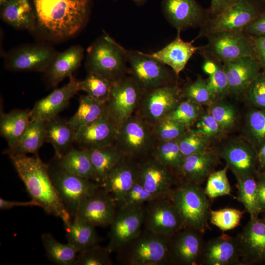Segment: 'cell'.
I'll use <instances>...</instances> for the list:
<instances>
[{"instance_id":"obj_1","label":"cell","mask_w":265,"mask_h":265,"mask_svg":"<svg viewBox=\"0 0 265 265\" xmlns=\"http://www.w3.org/2000/svg\"><path fill=\"white\" fill-rule=\"evenodd\" d=\"M37 26L49 38L71 37L84 26L88 18L91 0H30Z\"/></svg>"},{"instance_id":"obj_2","label":"cell","mask_w":265,"mask_h":265,"mask_svg":"<svg viewBox=\"0 0 265 265\" xmlns=\"http://www.w3.org/2000/svg\"><path fill=\"white\" fill-rule=\"evenodd\" d=\"M12 164L32 198L49 214L59 217L64 224L72 220L51 180L48 164L37 154L9 155Z\"/></svg>"},{"instance_id":"obj_3","label":"cell","mask_w":265,"mask_h":265,"mask_svg":"<svg viewBox=\"0 0 265 265\" xmlns=\"http://www.w3.org/2000/svg\"><path fill=\"white\" fill-rule=\"evenodd\" d=\"M171 237L143 226L137 236L116 252V260L122 265H172Z\"/></svg>"},{"instance_id":"obj_4","label":"cell","mask_w":265,"mask_h":265,"mask_svg":"<svg viewBox=\"0 0 265 265\" xmlns=\"http://www.w3.org/2000/svg\"><path fill=\"white\" fill-rule=\"evenodd\" d=\"M170 198L181 216L184 227L202 233L209 228L210 203L199 184L182 180L172 190Z\"/></svg>"},{"instance_id":"obj_5","label":"cell","mask_w":265,"mask_h":265,"mask_svg":"<svg viewBox=\"0 0 265 265\" xmlns=\"http://www.w3.org/2000/svg\"><path fill=\"white\" fill-rule=\"evenodd\" d=\"M86 67L88 73L100 75L116 81L129 71L126 50L107 34L88 49Z\"/></svg>"},{"instance_id":"obj_6","label":"cell","mask_w":265,"mask_h":265,"mask_svg":"<svg viewBox=\"0 0 265 265\" xmlns=\"http://www.w3.org/2000/svg\"><path fill=\"white\" fill-rule=\"evenodd\" d=\"M265 13V0H235L217 16L200 27L197 38L222 31H243Z\"/></svg>"},{"instance_id":"obj_7","label":"cell","mask_w":265,"mask_h":265,"mask_svg":"<svg viewBox=\"0 0 265 265\" xmlns=\"http://www.w3.org/2000/svg\"><path fill=\"white\" fill-rule=\"evenodd\" d=\"M52 182L72 219L76 215L81 200L101 185L66 170L55 159L48 164Z\"/></svg>"},{"instance_id":"obj_8","label":"cell","mask_w":265,"mask_h":265,"mask_svg":"<svg viewBox=\"0 0 265 265\" xmlns=\"http://www.w3.org/2000/svg\"><path fill=\"white\" fill-rule=\"evenodd\" d=\"M155 141L150 125L139 115H132L117 129L115 144L125 156L141 159L151 155Z\"/></svg>"},{"instance_id":"obj_9","label":"cell","mask_w":265,"mask_h":265,"mask_svg":"<svg viewBox=\"0 0 265 265\" xmlns=\"http://www.w3.org/2000/svg\"><path fill=\"white\" fill-rule=\"evenodd\" d=\"M205 37L208 44L203 49L220 62L246 56L255 58L253 37L243 31H222Z\"/></svg>"},{"instance_id":"obj_10","label":"cell","mask_w":265,"mask_h":265,"mask_svg":"<svg viewBox=\"0 0 265 265\" xmlns=\"http://www.w3.org/2000/svg\"><path fill=\"white\" fill-rule=\"evenodd\" d=\"M144 93L132 76H125L115 82L106 103V112L117 129L133 115Z\"/></svg>"},{"instance_id":"obj_11","label":"cell","mask_w":265,"mask_h":265,"mask_svg":"<svg viewBox=\"0 0 265 265\" xmlns=\"http://www.w3.org/2000/svg\"><path fill=\"white\" fill-rule=\"evenodd\" d=\"M129 72L144 92L172 84L166 65L139 51L126 50Z\"/></svg>"},{"instance_id":"obj_12","label":"cell","mask_w":265,"mask_h":265,"mask_svg":"<svg viewBox=\"0 0 265 265\" xmlns=\"http://www.w3.org/2000/svg\"><path fill=\"white\" fill-rule=\"evenodd\" d=\"M145 204L123 205L117 207L108 233L106 247L111 252L134 238L144 226Z\"/></svg>"},{"instance_id":"obj_13","label":"cell","mask_w":265,"mask_h":265,"mask_svg":"<svg viewBox=\"0 0 265 265\" xmlns=\"http://www.w3.org/2000/svg\"><path fill=\"white\" fill-rule=\"evenodd\" d=\"M181 90L173 83L145 92L138 105L139 115L154 126L168 116L181 101Z\"/></svg>"},{"instance_id":"obj_14","label":"cell","mask_w":265,"mask_h":265,"mask_svg":"<svg viewBox=\"0 0 265 265\" xmlns=\"http://www.w3.org/2000/svg\"><path fill=\"white\" fill-rule=\"evenodd\" d=\"M58 53L49 46L34 44L21 47L5 56V67L13 71L45 73Z\"/></svg>"},{"instance_id":"obj_15","label":"cell","mask_w":265,"mask_h":265,"mask_svg":"<svg viewBox=\"0 0 265 265\" xmlns=\"http://www.w3.org/2000/svg\"><path fill=\"white\" fill-rule=\"evenodd\" d=\"M144 227L157 233L172 236L184 227L181 216L170 197L145 205Z\"/></svg>"},{"instance_id":"obj_16","label":"cell","mask_w":265,"mask_h":265,"mask_svg":"<svg viewBox=\"0 0 265 265\" xmlns=\"http://www.w3.org/2000/svg\"><path fill=\"white\" fill-rule=\"evenodd\" d=\"M161 8L167 20L177 30L200 28L211 18L208 9L196 0H162Z\"/></svg>"},{"instance_id":"obj_17","label":"cell","mask_w":265,"mask_h":265,"mask_svg":"<svg viewBox=\"0 0 265 265\" xmlns=\"http://www.w3.org/2000/svg\"><path fill=\"white\" fill-rule=\"evenodd\" d=\"M117 210L112 197L100 186L80 202L75 218L96 226L110 225Z\"/></svg>"},{"instance_id":"obj_18","label":"cell","mask_w":265,"mask_h":265,"mask_svg":"<svg viewBox=\"0 0 265 265\" xmlns=\"http://www.w3.org/2000/svg\"><path fill=\"white\" fill-rule=\"evenodd\" d=\"M138 165V182L152 193L170 196L180 182L174 170L160 163L152 155L141 158Z\"/></svg>"},{"instance_id":"obj_19","label":"cell","mask_w":265,"mask_h":265,"mask_svg":"<svg viewBox=\"0 0 265 265\" xmlns=\"http://www.w3.org/2000/svg\"><path fill=\"white\" fill-rule=\"evenodd\" d=\"M136 158L124 156L100 184L120 206L131 188L138 181L139 165Z\"/></svg>"},{"instance_id":"obj_20","label":"cell","mask_w":265,"mask_h":265,"mask_svg":"<svg viewBox=\"0 0 265 265\" xmlns=\"http://www.w3.org/2000/svg\"><path fill=\"white\" fill-rule=\"evenodd\" d=\"M236 238L242 265L265 264V217L250 218Z\"/></svg>"},{"instance_id":"obj_21","label":"cell","mask_w":265,"mask_h":265,"mask_svg":"<svg viewBox=\"0 0 265 265\" xmlns=\"http://www.w3.org/2000/svg\"><path fill=\"white\" fill-rule=\"evenodd\" d=\"M202 233L184 227L171 237L170 257L172 264H200L205 242Z\"/></svg>"},{"instance_id":"obj_22","label":"cell","mask_w":265,"mask_h":265,"mask_svg":"<svg viewBox=\"0 0 265 265\" xmlns=\"http://www.w3.org/2000/svg\"><path fill=\"white\" fill-rule=\"evenodd\" d=\"M219 156L235 177L256 176L258 161L256 150L249 143L234 140L224 146Z\"/></svg>"},{"instance_id":"obj_23","label":"cell","mask_w":265,"mask_h":265,"mask_svg":"<svg viewBox=\"0 0 265 265\" xmlns=\"http://www.w3.org/2000/svg\"><path fill=\"white\" fill-rule=\"evenodd\" d=\"M79 91V81L71 76L68 83L55 89L35 104L29 111L30 120L39 119L46 122L58 116Z\"/></svg>"},{"instance_id":"obj_24","label":"cell","mask_w":265,"mask_h":265,"mask_svg":"<svg viewBox=\"0 0 265 265\" xmlns=\"http://www.w3.org/2000/svg\"><path fill=\"white\" fill-rule=\"evenodd\" d=\"M117 129L106 112L95 121L79 129L75 142L83 149H91L115 144Z\"/></svg>"},{"instance_id":"obj_25","label":"cell","mask_w":265,"mask_h":265,"mask_svg":"<svg viewBox=\"0 0 265 265\" xmlns=\"http://www.w3.org/2000/svg\"><path fill=\"white\" fill-rule=\"evenodd\" d=\"M199 264L242 265L237 238L223 234L205 242Z\"/></svg>"},{"instance_id":"obj_26","label":"cell","mask_w":265,"mask_h":265,"mask_svg":"<svg viewBox=\"0 0 265 265\" xmlns=\"http://www.w3.org/2000/svg\"><path fill=\"white\" fill-rule=\"evenodd\" d=\"M222 63L228 82L229 94L236 96L244 94L262 71L257 60L252 56Z\"/></svg>"},{"instance_id":"obj_27","label":"cell","mask_w":265,"mask_h":265,"mask_svg":"<svg viewBox=\"0 0 265 265\" xmlns=\"http://www.w3.org/2000/svg\"><path fill=\"white\" fill-rule=\"evenodd\" d=\"M181 31L177 30L176 38L160 50L146 54L169 66L177 77L184 69L192 56L203 46L196 47L193 40L185 41L181 37Z\"/></svg>"},{"instance_id":"obj_28","label":"cell","mask_w":265,"mask_h":265,"mask_svg":"<svg viewBox=\"0 0 265 265\" xmlns=\"http://www.w3.org/2000/svg\"><path fill=\"white\" fill-rule=\"evenodd\" d=\"M218 155L208 150L184 157L177 171L183 178L200 184L214 171Z\"/></svg>"},{"instance_id":"obj_29","label":"cell","mask_w":265,"mask_h":265,"mask_svg":"<svg viewBox=\"0 0 265 265\" xmlns=\"http://www.w3.org/2000/svg\"><path fill=\"white\" fill-rule=\"evenodd\" d=\"M84 51L79 45L71 46L57 53L50 67L45 72L46 78L52 86H56L80 65L83 58Z\"/></svg>"},{"instance_id":"obj_30","label":"cell","mask_w":265,"mask_h":265,"mask_svg":"<svg viewBox=\"0 0 265 265\" xmlns=\"http://www.w3.org/2000/svg\"><path fill=\"white\" fill-rule=\"evenodd\" d=\"M76 133L68 120L58 116L46 121L45 142L52 145L58 159L73 148Z\"/></svg>"},{"instance_id":"obj_31","label":"cell","mask_w":265,"mask_h":265,"mask_svg":"<svg viewBox=\"0 0 265 265\" xmlns=\"http://www.w3.org/2000/svg\"><path fill=\"white\" fill-rule=\"evenodd\" d=\"M64 225L68 243L78 254L99 244L101 241L96 227L82 219L74 218Z\"/></svg>"},{"instance_id":"obj_32","label":"cell","mask_w":265,"mask_h":265,"mask_svg":"<svg viewBox=\"0 0 265 265\" xmlns=\"http://www.w3.org/2000/svg\"><path fill=\"white\" fill-rule=\"evenodd\" d=\"M1 19L12 26L32 30L36 27V16L30 0H12L0 7Z\"/></svg>"},{"instance_id":"obj_33","label":"cell","mask_w":265,"mask_h":265,"mask_svg":"<svg viewBox=\"0 0 265 265\" xmlns=\"http://www.w3.org/2000/svg\"><path fill=\"white\" fill-rule=\"evenodd\" d=\"M46 122L39 119L30 120L27 130L19 141L6 150L9 155L36 154L45 142Z\"/></svg>"},{"instance_id":"obj_34","label":"cell","mask_w":265,"mask_h":265,"mask_svg":"<svg viewBox=\"0 0 265 265\" xmlns=\"http://www.w3.org/2000/svg\"><path fill=\"white\" fill-rule=\"evenodd\" d=\"M29 111L18 109L1 114L0 134L7 141L9 147L17 144L27 130L30 121Z\"/></svg>"},{"instance_id":"obj_35","label":"cell","mask_w":265,"mask_h":265,"mask_svg":"<svg viewBox=\"0 0 265 265\" xmlns=\"http://www.w3.org/2000/svg\"><path fill=\"white\" fill-rule=\"evenodd\" d=\"M86 150L93 166L97 182L100 184L125 156L115 144Z\"/></svg>"},{"instance_id":"obj_36","label":"cell","mask_w":265,"mask_h":265,"mask_svg":"<svg viewBox=\"0 0 265 265\" xmlns=\"http://www.w3.org/2000/svg\"><path fill=\"white\" fill-rule=\"evenodd\" d=\"M106 111V103L101 102L86 94L79 99V106L75 114L68 122L77 132L81 127L101 117Z\"/></svg>"},{"instance_id":"obj_37","label":"cell","mask_w":265,"mask_h":265,"mask_svg":"<svg viewBox=\"0 0 265 265\" xmlns=\"http://www.w3.org/2000/svg\"><path fill=\"white\" fill-rule=\"evenodd\" d=\"M58 160L60 165L70 173L98 183L93 166L86 149L72 148Z\"/></svg>"},{"instance_id":"obj_38","label":"cell","mask_w":265,"mask_h":265,"mask_svg":"<svg viewBox=\"0 0 265 265\" xmlns=\"http://www.w3.org/2000/svg\"><path fill=\"white\" fill-rule=\"evenodd\" d=\"M41 240L48 259L58 265H76L78 253L69 243L58 241L52 234L45 233Z\"/></svg>"},{"instance_id":"obj_39","label":"cell","mask_w":265,"mask_h":265,"mask_svg":"<svg viewBox=\"0 0 265 265\" xmlns=\"http://www.w3.org/2000/svg\"><path fill=\"white\" fill-rule=\"evenodd\" d=\"M237 181V200L241 203L250 218L259 216L261 213L258 197L256 176L236 177Z\"/></svg>"},{"instance_id":"obj_40","label":"cell","mask_w":265,"mask_h":265,"mask_svg":"<svg viewBox=\"0 0 265 265\" xmlns=\"http://www.w3.org/2000/svg\"><path fill=\"white\" fill-rule=\"evenodd\" d=\"M115 82L100 75L88 73L83 80L79 81V88L92 98L106 103Z\"/></svg>"},{"instance_id":"obj_41","label":"cell","mask_w":265,"mask_h":265,"mask_svg":"<svg viewBox=\"0 0 265 265\" xmlns=\"http://www.w3.org/2000/svg\"><path fill=\"white\" fill-rule=\"evenodd\" d=\"M245 130L249 143L257 151L265 143V110L251 107L246 115Z\"/></svg>"},{"instance_id":"obj_42","label":"cell","mask_w":265,"mask_h":265,"mask_svg":"<svg viewBox=\"0 0 265 265\" xmlns=\"http://www.w3.org/2000/svg\"><path fill=\"white\" fill-rule=\"evenodd\" d=\"M151 155L160 163L176 172L184 158L180 150L178 139L158 141Z\"/></svg>"},{"instance_id":"obj_43","label":"cell","mask_w":265,"mask_h":265,"mask_svg":"<svg viewBox=\"0 0 265 265\" xmlns=\"http://www.w3.org/2000/svg\"><path fill=\"white\" fill-rule=\"evenodd\" d=\"M202 113V107L201 105L185 99L181 100L166 118L189 127L197 121Z\"/></svg>"},{"instance_id":"obj_44","label":"cell","mask_w":265,"mask_h":265,"mask_svg":"<svg viewBox=\"0 0 265 265\" xmlns=\"http://www.w3.org/2000/svg\"><path fill=\"white\" fill-rule=\"evenodd\" d=\"M153 126V133L158 141L178 139L189 130V127L168 118H165Z\"/></svg>"},{"instance_id":"obj_45","label":"cell","mask_w":265,"mask_h":265,"mask_svg":"<svg viewBox=\"0 0 265 265\" xmlns=\"http://www.w3.org/2000/svg\"><path fill=\"white\" fill-rule=\"evenodd\" d=\"M228 168L213 171L207 178L204 189L209 199L230 195L231 187L227 175Z\"/></svg>"},{"instance_id":"obj_46","label":"cell","mask_w":265,"mask_h":265,"mask_svg":"<svg viewBox=\"0 0 265 265\" xmlns=\"http://www.w3.org/2000/svg\"><path fill=\"white\" fill-rule=\"evenodd\" d=\"M243 211L226 208L218 210L210 209V221L213 225L223 231L233 229L240 223Z\"/></svg>"},{"instance_id":"obj_47","label":"cell","mask_w":265,"mask_h":265,"mask_svg":"<svg viewBox=\"0 0 265 265\" xmlns=\"http://www.w3.org/2000/svg\"><path fill=\"white\" fill-rule=\"evenodd\" d=\"M182 96L200 105H211L214 100L209 89L207 80L199 76L181 91Z\"/></svg>"},{"instance_id":"obj_48","label":"cell","mask_w":265,"mask_h":265,"mask_svg":"<svg viewBox=\"0 0 265 265\" xmlns=\"http://www.w3.org/2000/svg\"><path fill=\"white\" fill-rule=\"evenodd\" d=\"M111 253L106 246L97 244L79 253L76 265H111Z\"/></svg>"},{"instance_id":"obj_49","label":"cell","mask_w":265,"mask_h":265,"mask_svg":"<svg viewBox=\"0 0 265 265\" xmlns=\"http://www.w3.org/2000/svg\"><path fill=\"white\" fill-rule=\"evenodd\" d=\"M208 113L217 122L223 132L231 129L237 118L235 108L230 104L219 100L210 105Z\"/></svg>"},{"instance_id":"obj_50","label":"cell","mask_w":265,"mask_h":265,"mask_svg":"<svg viewBox=\"0 0 265 265\" xmlns=\"http://www.w3.org/2000/svg\"><path fill=\"white\" fill-rule=\"evenodd\" d=\"M179 145L184 157L208 150L209 139L189 130L178 139Z\"/></svg>"},{"instance_id":"obj_51","label":"cell","mask_w":265,"mask_h":265,"mask_svg":"<svg viewBox=\"0 0 265 265\" xmlns=\"http://www.w3.org/2000/svg\"><path fill=\"white\" fill-rule=\"evenodd\" d=\"M218 61L215 71L207 80L208 86L214 102L220 100L229 94V85L223 63Z\"/></svg>"},{"instance_id":"obj_52","label":"cell","mask_w":265,"mask_h":265,"mask_svg":"<svg viewBox=\"0 0 265 265\" xmlns=\"http://www.w3.org/2000/svg\"><path fill=\"white\" fill-rule=\"evenodd\" d=\"M244 95L251 107L265 110V72L261 71Z\"/></svg>"},{"instance_id":"obj_53","label":"cell","mask_w":265,"mask_h":265,"mask_svg":"<svg viewBox=\"0 0 265 265\" xmlns=\"http://www.w3.org/2000/svg\"><path fill=\"white\" fill-rule=\"evenodd\" d=\"M168 197L170 196L154 193L148 191L137 181L129 191L121 206L145 204L158 198Z\"/></svg>"},{"instance_id":"obj_54","label":"cell","mask_w":265,"mask_h":265,"mask_svg":"<svg viewBox=\"0 0 265 265\" xmlns=\"http://www.w3.org/2000/svg\"><path fill=\"white\" fill-rule=\"evenodd\" d=\"M193 130L209 140L223 132L217 122L208 112L200 115L197 120L196 129Z\"/></svg>"},{"instance_id":"obj_55","label":"cell","mask_w":265,"mask_h":265,"mask_svg":"<svg viewBox=\"0 0 265 265\" xmlns=\"http://www.w3.org/2000/svg\"><path fill=\"white\" fill-rule=\"evenodd\" d=\"M243 31L254 37L265 36V13L249 24Z\"/></svg>"},{"instance_id":"obj_56","label":"cell","mask_w":265,"mask_h":265,"mask_svg":"<svg viewBox=\"0 0 265 265\" xmlns=\"http://www.w3.org/2000/svg\"><path fill=\"white\" fill-rule=\"evenodd\" d=\"M252 37L255 58L260 64L262 71L265 72V36Z\"/></svg>"},{"instance_id":"obj_57","label":"cell","mask_w":265,"mask_h":265,"mask_svg":"<svg viewBox=\"0 0 265 265\" xmlns=\"http://www.w3.org/2000/svg\"><path fill=\"white\" fill-rule=\"evenodd\" d=\"M256 179L260 210L261 213L265 212V174L261 172H258Z\"/></svg>"},{"instance_id":"obj_58","label":"cell","mask_w":265,"mask_h":265,"mask_svg":"<svg viewBox=\"0 0 265 265\" xmlns=\"http://www.w3.org/2000/svg\"><path fill=\"white\" fill-rule=\"evenodd\" d=\"M39 207L40 205L36 201L31 200L26 202L9 201L1 197L0 198V210H9L17 207Z\"/></svg>"},{"instance_id":"obj_59","label":"cell","mask_w":265,"mask_h":265,"mask_svg":"<svg viewBox=\"0 0 265 265\" xmlns=\"http://www.w3.org/2000/svg\"><path fill=\"white\" fill-rule=\"evenodd\" d=\"M235 0H211L210 7L208 8L211 18L214 17L218 15Z\"/></svg>"},{"instance_id":"obj_60","label":"cell","mask_w":265,"mask_h":265,"mask_svg":"<svg viewBox=\"0 0 265 265\" xmlns=\"http://www.w3.org/2000/svg\"><path fill=\"white\" fill-rule=\"evenodd\" d=\"M258 167V172L265 170V143L262 145L257 151Z\"/></svg>"},{"instance_id":"obj_61","label":"cell","mask_w":265,"mask_h":265,"mask_svg":"<svg viewBox=\"0 0 265 265\" xmlns=\"http://www.w3.org/2000/svg\"><path fill=\"white\" fill-rule=\"evenodd\" d=\"M133 1L135 4L140 5L143 4L147 0H131Z\"/></svg>"},{"instance_id":"obj_62","label":"cell","mask_w":265,"mask_h":265,"mask_svg":"<svg viewBox=\"0 0 265 265\" xmlns=\"http://www.w3.org/2000/svg\"><path fill=\"white\" fill-rule=\"evenodd\" d=\"M12 0H0V7L2 6L3 5L6 4L9 1H10Z\"/></svg>"},{"instance_id":"obj_63","label":"cell","mask_w":265,"mask_h":265,"mask_svg":"<svg viewBox=\"0 0 265 265\" xmlns=\"http://www.w3.org/2000/svg\"><path fill=\"white\" fill-rule=\"evenodd\" d=\"M263 172V173L265 174V170L264 171H262V172Z\"/></svg>"},{"instance_id":"obj_64","label":"cell","mask_w":265,"mask_h":265,"mask_svg":"<svg viewBox=\"0 0 265 265\" xmlns=\"http://www.w3.org/2000/svg\"></svg>"}]
</instances>
